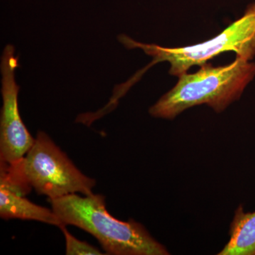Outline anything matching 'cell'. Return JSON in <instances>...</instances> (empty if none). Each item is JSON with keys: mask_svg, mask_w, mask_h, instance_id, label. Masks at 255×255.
Wrapping results in <instances>:
<instances>
[{"mask_svg": "<svg viewBox=\"0 0 255 255\" xmlns=\"http://www.w3.org/2000/svg\"><path fill=\"white\" fill-rule=\"evenodd\" d=\"M84 196L71 194L48 200L63 225L76 226L91 234L107 255H169L140 223L113 217L107 211L105 196Z\"/></svg>", "mask_w": 255, "mask_h": 255, "instance_id": "6da1fadb", "label": "cell"}, {"mask_svg": "<svg viewBox=\"0 0 255 255\" xmlns=\"http://www.w3.org/2000/svg\"><path fill=\"white\" fill-rule=\"evenodd\" d=\"M255 77V63L240 57L223 66L206 63L195 73L179 75L177 85L150 107L149 113L155 118L173 119L201 105L220 113L239 100Z\"/></svg>", "mask_w": 255, "mask_h": 255, "instance_id": "7a4b0ae2", "label": "cell"}, {"mask_svg": "<svg viewBox=\"0 0 255 255\" xmlns=\"http://www.w3.org/2000/svg\"><path fill=\"white\" fill-rule=\"evenodd\" d=\"M119 40L129 49L140 48L153 60L145 70L160 62L170 64L169 73L179 77L195 65H204L221 53L233 51L236 56L251 61L255 56V2L247 8L244 14L220 34L198 44L179 48H165L156 44L140 43L121 35Z\"/></svg>", "mask_w": 255, "mask_h": 255, "instance_id": "3957f363", "label": "cell"}, {"mask_svg": "<svg viewBox=\"0 0 255 255\" xmlns=\"http://www.w3.org/2000/svg\"><path fill=\"white\" fill-rule=\"evenodd\" d=\"M16 162L28 185L48 199L93 194L95 179L80 172L46 132H38L31 148Z\"/></svg>", "mask_w": 255, "mask_h": 255, "instance_id": "277c9868", "label": "cell"}, {"mask_svg": "<svg viewBox=\"0 0 255 255\" xmlns=\"http://www.w3.org/2000/svg\"><path fill=\"white\" fill-rule=\"evenodd\" d=\"M14 46L6 45L1 62L3 105L0 117V162L8 164L21 160L35 142L18 110L20 87L15 81L18 57L14 56Z\"/></svg>", "mask_w": 255, "mask_h": 255, "instance_id": "5b68a950", "label": "cell"}, {"mask_svg": "<svg viewBox=\"0 0 255 255\" xmlns=\"http://www.w3.org/2000/svg\"><path fill=\"white\" fill-rule=\"evenodd\" d=\"M0 216L3 219H21L46 223L58 228L63 225L53 209L37 205L25 196L0 187Z\"/></svg>", "mask_w": 255, "mask_h": 255, "instance_id": "8992f818", "label": "cell"}, {"mask_svg": "<svg viewBox=\"0 0 255 255\" xmlns=\"http://www.w3.org/2000/svg\"><path fill=\"white\" fill-rule=\"evenodd\" d=\"M231 239L219 255H255V211L245 212L240 206L230 230Z\"/></svg>", "mask_w": 255, "mask_h": 255, "instance_id": "52a82bcc", "label": "cell"}, {"mask_svg": "<svg viewBox=\"0 0 255 255\" xmlns=\"http://www.w3.org/2000/svg\"><path fill=\"white\" fill-rule=\"evenodd\" d=\"M59 228L65 237V254L67 255H102L105 254V253H102L98 248L91 246L87 242L80 241L78 238L74 237L71 233H69L65 225H62Z\"/></svg>", "mask_w": 255, "mask_h": 255, "instance_id": "ba28073f", "label": "cell"}]
</instances>
